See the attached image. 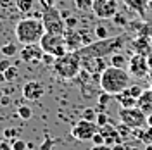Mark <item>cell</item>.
Listing matches in <instances>:
<instances>
[{
  "label": "cell",
  "mask_w": 152,
  "mask_h": 150,
  "mask_svg": "<svg viewBox=\"0 0 152 150\" xmlns=\"http://www.w3.org/2000/svg\"><path fill=\"white\" fill-rule=\"evenodd\" d=\"M43 48L40 47V43H29V45H23L21 52H19V57L23 62H28V64H37V62H42L43 59Z\"/></svg>",
  "instance_id": "obj_11"
},
{
  "label": "cell",
  "mask_w": 152,
  "mask_h": 150,
  "mask_svg": "<svg viewBox=\"0 0 152 150\" xmlns=\"http://www.w3.org/2000/svg\"><path fill=\"white\" fill-rule=\"evenodd\" d=\"M95 35H97V38H99V40L111 36V35H109V29L104 28V26H97V28H95Z\"/></svg>",
  "instance_id": "obj_29"
},
{
  "label": "cell",
  "mask_w": 152,
  "mask_h": 150,
  "mask_svg": "<svg viewBox=\"0 0 152 150\" xmlns=\"http://www.w3.org/2000/svg\"><path fill=\"white\" fill-rule=\"evenodd\" d=\"M2 97H4V90H2V88H0V98H2Z\"/></svg>",
  "instance_id": "obj_46"
},
{
  "label": "cell",
  "mask_w": 152,
  "mask_h": 150,
  "mask_svg": "<svg viewBox=\"0 0 152 150\" xmlns=\"http://www.w3.org/2000/svg\"><path fill=\"white\" fill-rule=\"evenodd\" d=\"M145 150H152V143H149V145H145Z\"/></svg>",
  "instance_id": "obj_44"
},
{
  "label": "cell",
  "mask_w": 152,
  "mask_h": 150,
  "mask_svg": "<svg viewBox=\"0 0 152 150\" xmlns=\"http://www.w3.org/2000/svg\"><path fill=\"white\" fill-rule=\"evenodd\" d=\"M121 93H124V95H130V97H133V98H137L138 100V97L143 93V88L142 86H138V84H130L126 90H123ZM119 95V93H118Z\"/></svg>",
  "instance_id": "obj_19"
},
{
  "label": "cell",
  "mask_w": 152,
  "mask_h": 150,
  "mask_svg": "<svg viewBox=\"0 0 152 150\" xmlns=\"http://www.w3.org/2000/svg\"><path fill=\"white\" fill-rule=\"evenodd\" d=\"M149 79H151V84H152V69H151V74H149Z\"/></svg>",
  "instance_id": "obj_45"
},
{
  "label": "cell",
  "mask_w": 152,
  "mask_h": 150,
  "mask_svg": "<svg viewBox=\"0 0 152 150\" xmlns=\"http://www.w3.org/2000/svg\"><path fill=\"white\" fill-rule=\"evenodd\" d=\"M99 131V126H97V122L95 121H86V119H81V121H78L71 128V135H73V138L80 141H86V140H92L94 138V135Z\"/></svg>",
  "instance_id": "obj_9"
},
{
  "label": "cell",
  "mask_w": 152,
  "mask_h": 150,
  "mask_svg": "<svg viewBox=\"0 0 152 150\" xmlns=\"http://www.w3.org/2000/svg\"><path fill=\"white\" fill-rule=\"evenodd\" d=\"M147 126H151V128H152V114L147 116Z\"/></svg>",
  "instance_id": "obj_43"
},
{
  "label": "cell",
  "mask_w": 152,
  "mask_h": 150,
  "mask_svg": "<svg viewBox=\"0 0 152 150\" xmlns=\"http://www.w3.org/2000/svg\"><path fill=\"white\" fill-rule=\"evenodd\" d=\"M64 40H66V47L69 52H76L78 48H81L83 45V38L80 33H76L75 29H69L67 31V35H64Z\"/></svg>",
  "instance_id": "obj_13"
},
{
  "label": "cell",
  "mask_w": 152,
  "mask_h": 150,
  "mask_svg": "<svg viewBox=\"0 0 152 150\" xmlns=\"http://www.w3.org/2000/svg\"><path fill=\"white\" fill-rule=\"evenodd\" d=\"M128 73H130V76L138 78V79L149 78V74H151L149 57L143 55V54H135V55H132L130 60H128Z\"/></svg>",
  "instance_id": "obj_8"
},
{
  "label": "cell",
  "mask_w": 152,
  "mask_h": 150,
  "mask_svg": "<svg viewBox=\"0 0 152 150\" xmlns=\"http://www.w3.org/2000/svg\"><path fill=\"white\" fill-rule=\"evenodd\" d=\"M16 7H18L19 12L28 14L35 9V0H16Z\"/></svg>",
  "instance_id": "obj_17"
},
{
  "label": "cell",
  "mask_w": 152,
  "mask_h": 150,
  "mask_svg": "<svg viewBox=\"0 0 152 150\" xmlns=\"http://www.w3.org/2000/svg\"><path fill=\"white\" fill-rule=\"evenodd\" d=\"M119 119L132 130L147 126V114L140 107H119Z\"/></svg>",
  "instance_id": "obj_7"
},
{
  "label": "cell",
  "mask_w": 152,
  "mask_h": 150,
  "mask_svg": "<svg viewBox=\"0 0 152 150\" xmlns=\"http://www.w3.org/2000/svg\"><path fill=\"white\" fill-rule=\"evenodd\" d=\"M92 5H94V0H75V7L81 12L92 10Z\"/></svg>",
  "instance_id": "obj_24"
},
{
  "label": "cell",
  "mask_w": 152,
  "mask_h": 150,
  "mask_svg": "<svg viewBox=\"0 0 152 150\" xmlns=\"http://www.w3.org/2000/svg\"><path fill=\"white\" fill-rule=\"evenodd\" d=\"M4 74H5V79H7L9 83H10V81H14V79H16V78L19 76L18 66H14V64H12V66L7 69V71H4Z\"/></svg>",
  "instance_id": "obj_25"
},
{
  "label": "cell",
  "mask_w": 152,
  "mask_h": 150,
  "mask_svg": "<svg viewBox=\"0 0 152 150\" xmlns=\"http://www.w3.org/2000/svg\"><path fill=\"white\" fill-rule=\"evenodd\" d=\"M42 62L47 64V66H54V62H56V55H52V54H43Z\"/></svg>",
  "instance_id": "obj_33"
},
{
  "label": "cell",
  "mask_w": 152,
  "mask_h": 150,
  "mask_svg": "<svg viewBox=\"0 0 152 150\" xmlns=\"http://www.w3.org/2000/svg\"><path fill=\"white\" fill-rule=\"evenodd\" d=\"M133 136L138 141H142L143 145H149V143H152V128L151 126L135 128V130H133Z\"/></svg>",
  "instance_id": "obj_15"
},
{
  "label": "cell",
  "mask_w": 152,
  "mask_h": 150,
  "mask_svg": "<svg viewBox=\"0 0 152 150\" xmlns=\"http://www.w3.org/2000/svg\"><path fill=\"white\" fill-rule=\"evenodd\" d=\"M0 52H2L4 57H14L18 54V47H16L14 43H5V45L0 47Z\"/></svg>",
  "instance_id": "obj_21"
},
{
  "label": "cell",
  "mask_w": 152,
  "mask_h": 150,
  "mask_svg": "<svg viewBox=\"0 0 152 150\" xmlns=\"http://www.w3.org/2000/svg\"><path fill=\"white\" fill-rule=\"evenodd\" d=\"M10 66H12V60H9V57H4V59L0 60V71H2V73L7 71Z\"/></svg>",
  "instance_id": "obj_34"
},
{
  "label": "cell",
  "mask_w": 152,
  "mask_h": 150,
  "mask_svg": "<svg viewBox=\"0 0 152 150\" xmlns=\"http://www.w3.org/2000/svg\"><path fill=\"white\" fill-rule=\"evenodd\" d=\"M123 45H124V36H109V38L97 40V42H90V43L83 45L81 48H78L76 52L83 60V59H90V57L113 55Z\"/></svg>",
  "instance_id": "obj_2"
},
{
  "label": "cell",
  "mask_w": 152,
  "mask_h": 150,
  "mask_svg": "<svg viewBox=\"0 0 152 150\" xmlns=\"http://www.w3.org/2000/svg\"><path fill=\"white\" fill-rule=\"evenodd\" d=\"M43 95H45V86H43V83H40L37 79H31L23 86V97L29 102H37Z\"/></svg>",
  "instance_id": "obj_12"
},
{
  "label": "cell",
  "mask_w": 152,
  "mask_h": 150,
  "mask_svg": "<svg viewBox=\"0 0 152 150\" xmlns=\"http://www.w3.org/2000/svg\"><path fill=\"white\" fill-rule=\"evenodd\" d=\"M111 97H113V95H109V93H105V92H102V93L99 95V103H100V105H107V102L111 100Z\"/></svg>",
  "instance_id": "obj_35"
},
{
  "label": "cell",
  "mask_w": 152,
  "mask_h": 150,
  "mask_svg": "<svg viewBox=\"0 0 152 150\" xmlns=\"http://www.w3.org/2000/svg\"><path fill=\"white\" fill-rule=\"evenodd\" d=\"M7 83V79H5V74L0 71V86H4V84Z\"/></svg>",
  "instance_id": "obj_42"
},
{
  "label": "cell",
  "mask_w": 152,
  "mask_h": 150,
  "mask_svg": "<svg viewBox=\"0 0 152 150\" xmlns=\"http://www.w3.org/2000/svg\"><path fill=\"white\" fill-rule=\"evenodd\" d=\"M4 136H5V140H14V138H18V130H14V128H7L5 131H4Z\"/></svg>",
  "instance_id": "obj_30"
},
{
  "label": "cell",
  "mask_w": 152,
  "mask_h": 150,
  "mask_svg": "<svg viewBox=\"0 0 152 150\" xmlns=\"http://www.w3.org/2000/svg\"><path fill=\"white\" fill-rule=\"evenodd\" d=\"M90 150H113V147H111V145H105V143H102V145H94Z\"/></svg>",
  "instance_id": "obj_38"
},
{
  "label": "cell",
  "mask_w": 152,
  "mask_h": 150,
  "mask_svg": "<svg viewBox=\"0 0 152 150\" xmlns=\"http://www.w3.org/2000/svg\"><path fill=\"white\" fill-rule=\"evenodd\" d=\"M92 12L99 19H113L118 14V0H94Z\"/></svg>",
  "instance_id": "obj_10"
},
{
  "label": "cell",
  "mask_w": 152,
  "mask_h": 150,
  "mask_svg": "<svg viewBox=\"0 0 152 150\" xmlns=\"http://www.w3.org/2000/svg\"><path fill=\"white\" fill-rule=\"evenodd\" d=\"M128 64V60H126V57L123 55V54H113L111 55V66H116V67H124Z\"/></svg>",
  "instance_id": "obj_20"
},
{
  "label": "cell",
  "mask_w": 152,
  "mask_h": 150,
  "mask_svg": "<svg viewBox=\"0 0 152 150\" xmlns=\"http://www.w3.org/2000/svg\"><path fill=\"white\" fill-rule=\"evenodd\" d=\"M9 103H10V98H9V95H4V97L0 98V105H2V107H7Z\"/></svg>",
  "instance_id": "obj_39"
},
{
  "label": "cell",
  "mask_w": 152,
  "mask_h": 150,
  "mask_svg": "<svg viewBox=\"0 0 152 150\" xmlns=\"http://www.w3.org/2000/svg\"><path fill=\"white\" fill-rule=\"evenodd\" d=\"M81 117L86 119V121H95V117H97V111H95V109H85V111L81 112Z\"/></svg>",
  "instance_id": "obj_28"
},
{
  "label": "cell",
  "mask_w": 152,
  "mask_h": 150,
  "mask_svg": "<svg viewBox=\"0 0 152 150\" xmlns=\"http://www.w3.org/2000/svg\"><path fill=\"white\" fill-rule=\"evenodd\" d=\"M18 116L23 119V121H28V119H31V117H33V109H31V107H28V105H19Z\"/></svg>",
  "instance_id": "obj_23"
},
{
  "label": "cell",
  "mask_w": 152,
  "mask_h": 150,
  "mask_svg": "<svg viewBox=\"0 0 152 150\" xmlns=\"http://www.w3.org/2000/svg\"><path fill=\"white\" fill-rule=\"evenodd\" d=\"M137 107H140L147 116L152 114V88L151 90H143V93L137 100Z\"/></svg>",
  "instance_id": "obj_14"
},
{
  "label": "cell",
  "mask_w": 152,
  "mask_h": 150,
  "mask_svg": "<svg viewBox=\"0 0 152 150\" xmlns=\"http://www.w3.org/2000/svg\"><path fill=\"white\" fill-rule=\"evenodd\" d=\"M64 21H66V29H75L76 24H78V19L73 17V16H67Z\"/></svg>",
  "instance_id": "obj_31"
},
{
  "label": "cell",
  "mask_w": 152,
  "mask_h": 150,
  "mask_svg": "<svg viewBox=\"0 0 152 150\" xmlns=\"http://www.w3.org/2000/svg\"><path fill=\"white\" fill-rule=\"evenodd\" d=\"M42 21H43L45 31H48V33H56V35L66 33V21L62 19V14L54 5H45L43 14H42Z\"/></svg>",
  "instance_id": "obj_5"
},
{
  "label": "cell",
  "mask_w": 152,
  "mask_h": 150,
  "mask_svg": "<svg viewBox=\"0 0 152 150\" xmlns=\"http://www.w3.org/2000/svg\"><path fill=\"white\" fill-rule=\"evenodd\" d=\"M116 130H118V133H119V136L123 138V141H126L133 135V130L130 128V126H126L124 122H121L119 126H116Z\"/></svg>",
  "instance_id": "obj_22"
},
{
  "label": "cell",
  "mask_w": 152,
  "mask_h": 150,
  "mask_svg": "<svg viewBox=\"0 0 152 150\" xmlns=\"http://www.w3.org/2000/svg\"><path fill=\"white\" fill-rule=\"evenodd\" d=\"M10 145H12V150H26L28 149V143L23 141L21 138H14V140H10Z\"/></svg>",
  "instance_id": "obj_26"
},
{
  "label": "cell",
  "mask_w": 152,
  "mask_h": 150,
  "mask_svg": "<svg viewBox=\"0 0 152 150\" xmlns=\"http://www.w3.org/2000/svg\"><path fill=\"white\" fill-rule=\"evenodd\" d=\"M113 150H126V143L124 141H119V143L113 145Z\"/></svg>",
  "instance_id": "obj_40"
},
{
  "label": "cell",
  "mask_w": 152,
  "mask_h": 150,
  "mask_svg": "<svg viewBox=\"0 0 152 150\" xmlns=\"http://www.w3.org/2000/svg\"><path fill=\"white\" fill-rule=\"evenodd\" d=\"M14 35L18 38L21 45H29V43H40L42 36L45 35V26L42 17H23L18 21L16 28H14Z\"/></svg>",
  "instance_id": "obj_3"
},
{
  "label": "cell",
  "mask_w": 152,
  "mask_h": 150,
  "mask_svg": "<svg viewBox=\"0 0 152 150\" xmlns=\"http://www.w3.org/2000/svg\"><path fill=\"white\" fill-rule=\"evenodd\" d=\"M116 98L119 102V107H135L137 105V98H133L130 95L119 93V95H116Z\"/></svg>",
  "instance_id": "obj_18"
},
{
  "label": "cell",
  "mask_w": 152,
  "mask_h": 150,
  "mask_svg": "<svg viewBox=\"0 0 152 150\" xmlns=\"http://www.w3.org/2000/svg\"><path fill=\"white\" fill-rule=\"evenodd\" d=\"M126 150H142L138 145H133V143H126Z\"/></svg>",
  "instance_id": "obj_41"
},
{
  "label": "cell",
  "mask_w": 152,
  "mask_h": 150,
  "mask_svg": "<svg viewBox=\"0 0 152 150\" xmlns=\"http://www.w3.org/2000/svg\"><path fill=\"white\" fill-rule=\"evenodd\" d=\"M147 2L149 0H124V4L130 7V9L137 10L140 16H143L145 14V7H147Z\"/></svg>",
  "instance_id": "obj_16"
},
{
  "label": "cell",
  "mask_w": 152,
  "mask_h": 150,
  "mask_svg": "<svg viewBox=\"0 0 152 150\" xmlns=\"http://www.w3.org/2000/svg\"><path fill=\"white\" fill-rule=\"evenodd\" d=\"M0 150H12L10 141L9 140H0Z\"/></svg>",
  "instance_id": "obj_36"
},
{
  "label": "cell",
  "mask_w": 152,
  "mask_h": 150,
  "mask_svg": "<svg viewBox=\"0 0 152 150\" xmlns=\"http://www.w3.org/2000/svg\"><path fill=\"white\" fill-rule=\"evenodd\" d=\"M40 47L43 48L45 54H52L56 57H61V55H64L66 52H69L66 47L64 35H56V33H48V31H45V35L42 36Z\"/></svg>",
  "instance_id": "obj_6"
},
{
  "label": "cell",
  "mask_w": 152,
  "mask_h": 150,
  "mask_svg": "<svg viewBox=\"0 0 152 150\" xmlns=\"http://www.w3.org/2000/svg\"><path fill=\"white\" fill-rule=\"evenodd\" d=\"M95 122H97V126H99V128H102V126H105V124L109 122V116H107L105 112H97Z\"/></svg>",
  "instance_id": "obj_27"
},
{
  "label": "cell",
  "mask_w": 152,
  "mask_h": 150,
  "mask_svg": "<svg viewBox=\"0 0 152 150\" xmlns=\"http://www.w3.org/2000/svg\"><path fill=\"white\" fill-rule=\"evenodd\" d=\"M52 69L62 79H75L83 71L81 57L78 55V52H66L64 55L56 57V62H54Z\"/></svg>",
  "instance_id": "obj_4"
},
{
  "label": "cell",
  "mask_w": 152,
  "mask_h": 150,
  "mask_svg": "<svg viewBox=\"0 0 152 150\" xmlns=\"http://www.w3.org/2000/svg\"><path fill=\"white\" fill-rule=\"evenodd\" d=\"M130 73L124 67H116V66H107L100 74L99 84L100 90L105 93L116 97L118 93H121L123 90H126L130 86Z\"/></svg>",
  "instance_id": "obj_1"
},
{
  "label": "cell",
  "mask_w": 152,
  "mask_h": 150,
  "mask_svg": "<svg viewBox=\"0 0 152 150\" xmlns=\"http://www.w3.org/2000/svg\"><path fill=\"white\" fill-rule=\"evenodd\" d=\"M26 150H33V149H26Z\"/></svg>",
  "instance_id": "obj_47"
},
{
  "label": "cell",
  "mask_w": 152,
  "mask_h": 150,
  "mask_svg": "<svg viewBox=\"0 0 152 150\" xmlns=\"http://www.w3.org/2000/svg\"><path fill=\"white\" fill-rule=\"evenodd\" d=\"M92 143L94 145H102V143H105V138H104V135L100 131H97L94 135V138H92Z\"/></svg>",
  "instance_id": "obj_32"
},
{
  "label": "cell",
  "mask_w": 152,
  "mask_h": 150,
  "mask_svg": "<svg viewBox=\"0 0 152 150\" xmlns=\"http://www.w3.org/2000/svg\"><path fill=\"white\" fill-rule=\"evenodd\" d=\"M50 149H52V140L50 138H47V140L40 145V150H50Z\"/></svg>",
  "instance_id": "obj_37"
}]
</instances>
